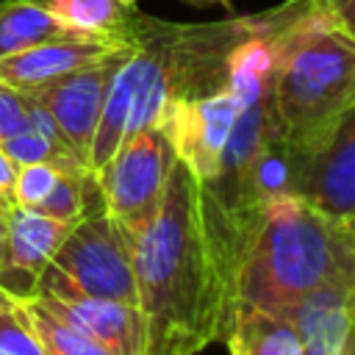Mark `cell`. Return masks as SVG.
<instances>
[{
  "label": "cell",
  "mask_w": 355,
  "mask_h": 355,
  "mask_svg": "<svg viewBox=\"0 0 355 355\" xmlns=\"http://www.w3.org/2000/svg\"><path fill=\"white\" fill-rule=\"evenodd\" d=\"M144 355H197L233 311V241L211 191L178 155L153 225L133 244Z\"/></svg>",
  "instance_id": "6da1fadb"
},
{
  "label": "cell",
  "mask_w": 355,
  "mask_h": 355,
  "mask_svg": "<svg viewBox=\"0 0 355 355\" xmlns=\"http://www.w3.org/2000/svg\"><path fill=\"white\" fill-rule=\"evenodd\" d=\"M311 0H286L277 8L219 22H164L133 6L125 22L133 53L111 83L89 150V169L97 175L125 139L158 119L169 105L222 89L236 50L286 25Z\"/></svg>",
  "instance_id": "7a4b0ae2"
},
{
  "label": "cell",
  "mask_w": 355,
  "mask_h": 355,
  "mask_svg": "<svg viewBox=\"0 0 355 355\" xmlns=\"http://www.w3.org/2000/svg\"><path fill=\"white\" fill-rule=\"evenodd\" d=\"M355 277L347 219L327 216L297 194L266 202L233 241V305L286 313L308 294Z\"/></svg>",
  "instance_id": "3957f363"
},
{
  "label": "cell",
  "mask_w": 355,
  "mask_h": 355,
  "mask_svg": "<svg viewBox=\"0 0 355 355\" xmlns=\"http://www.w3.org/2000/svg\"><path fill=\"white\" fill-rule=\"evenodd\" d=\"M355 100V36L316 0L272 39L269 105L288 144Z\"/></svg>",
  "instance_id": "277c9868"
},
{
  "label": "cell",
  "mask_w": 355,
  "mask_h": 355,
  "mask_svg": "<svg viewBox=\"0 0 355 355\" xmlns=\"http://www.w3.org/2000/svg\"><path fill=\"white\" fill-rule=\"evenodd\" d=\"M33 294L119 300L139 305L133 239L105 208L78 219L42 272Z\"/></svg>",
  "instance_id": "5b68a950"
},
{
  "label": "cell",
  "mask_w": 355,
  "mask_h": 355,
  "mask_svg": "<svg viewBox=\"0 0 355 355\" xmlns=\"http://www.w3.org/2000/svg\"><path fill=\"white\" fill-rule=\"evenodd\" d=\"M175 161V133L169 116L161 114L125 139L111 161L97 172L103 205L133 239V244L158 216Z\"/></svg>",
  "instance_id": "8992f818"
},
{
  "label": "cell",
  "mask_w": 355,
  "mask_h": 355,
  "mask_svg": "<svg viewBox=\"0 0 355 355\" xmlns=\"http://www.w3.org/2000/svg\"><path fill=\"white\" fill-rule=\"evenodd\" d=\"M288 191L327 216H355V100L288 144Z\"/></svg>",
  "instance_id": "52a82bcc"
},
{
  "label": "cell",
  "mask_w": 355,
  "mask_h": 355,
  "mask_svg": "<svg viewBox=\"0 0 355 355\" xmlns=\"http://www.w3.org/2000/svg\"><path fill=\"white\" fill-rule=\"evenodd\" d=\"M130 53H133V39L125 47L108 53L105 58L94 61L92 67H86L80 72H72L55 83L42 86V89L25 92L55 119V125L61 128L72 153L80 161H86V166H89V150H92L111 83Z\"/></svg>",
  "instance_id": "ba28073f"
},
{
  "label": "cell",
  "mask_w": 355,
  "mask_h": 355,
  "mask_svg": "<svg viewBox=\"0 0 355 355\" xmlns=\"http://www.w3.org/2000/svg\"><path fill=\"white\" fill-rule=\"evenodd\" d=\"M239 108H241L239 92L230 83H225L222 89L205 97L180 100L164 111L175 133L178 155L194 169V175L202 183L214 180L219 172V161L233 133Z\"/></svg>",
  "instance_id": "9c48e42d"
},
{
  "label": "cell",
  "mask_w": 355,
  "mask_h": 355,
  "mask_svg": "<svg viewBox=\"0 0 355 355\" xmlns=\"http://www.w3.org/2000/svg\"><path fill=\"white\" fill-rule=\"evenodd\" d=\"M128 42H130L128 31L125 36L75 33V36L53 39L31 50L0 58V83L19 89V92H33V89H42L47 83H55L72 72L92 67L94 61L125 47Z\"/></svg>",
  "instance_id": "30bf717a"
},
{
  "label": "cell",
  "mask_w": 355,
  "mask_h": 355,
  "mask_svg": "<svg viewBox=\"0 0 355 355\" xmlns=\"http://www.w3.org/2000/svg\"><path fill=\"white\" fill-rule=\"evenodd\" d=\"M75 222L47 216L36 208L11 205L6 225V255L0 269V288L17 297H31L55 250Z\"/></svg>",
  "instance_id": "8fae6325"
},
{
  "label": "cell",
  "mask_w": 355,
  "mask_h": 355,
  "mask_svg": "<svg viewBox=\"0 0 355 355\" xmlns=\"http://www.w3.org/2000/svg\"><path fill=\"white\" fill-rule=\"evenodd\" d=\"M111 355H144V316L136 302L33 294Z\"/></svg>",
  "instance_id": "7c38bea8"
},
{
  "label": "cell",
  "mask_w": 355,
  "mask_h": 355,
  "mask_svg": "<svg viewBox=\"0 0 355 355\" xmlns=\"http://www.w3.org/2000/svg\"><path fill=\"white\" fill-rule=\"evenodd\" d=\"M355 308V291L349 283H330L294 308L286 316L300 333V355H341Z\"/></svg>",
  "instance_id": "4fadbf2b"
},
{
  "label": "cell",
  "mask_w": 355,
  "mask_h": 355,
  "mask_svg": "<svg viewBox=\"0 0 355 355\" xmlns=\"http://www.w3.org/2000/svg\"><path fill=\"white\" fill-rule=\"evenodd\" d=\"M222 341L230 355H300V333L286 313L236 302Z\"/></svg>",
  "instance_id": "5bb4252c"
},
{
  "label": "cell",
  "mask_w": 355,
  "mask_h": 355,
  "mask_svg": "<svg viewBox=\"0 0 355 355\" xmlns=\"http://www.w3.org/2000/svg\"><path fill=\"white\" fill-rule=\"evenodd\" d=\"M80 31L58 19L42 0H3L0 3V58L31 50L36 44L75 36Z\"/></svg>",
  "instance_id": "9a60e30c"
},
{
  "label": "cell",
  "mask_w": 355,
  "mask_h": 355,
  "mask_svg": "<svg viewBox=\"0 0 355 355\" xmlns=\"http://www.w3.org/2000/svg\"><path fill=\"white\" fill-rule=\"evenodd\" d=\"M17 302L44 355H111L103 344H97L75 324H69L64 316L50 311L39 297H17Z\"/></svg>",
  "instance_id": "2e32d148"
},
{
  "label": "cell",
  "mask_w": 355,
  "mask_h": 355,
  "mask_svg": "<svg viewBox=\"0 0 355 355\" xmlns=\"http://www.w3.org/2000/svg\"><path fill=\"white\" fill-rule=\"evenodd\" d=\"M0 147L22 166V164H47L55 166L64 175H78V172H92L86 166V161H80L72 147L61 139H53L42 130H36L33 125H22L17 133H11L8 139L0 141Z\"/></svg>",
  "instance_id": "e0dca14e"
},
{
  "label": "cell",
  "mask_w": 355,
  "mask_h": 355,
  "mask_svg": "<svg viewBox=\"0 0 355 355\" xmlns=\"http://www.w3.org/2000/svg\"><path fill=\"white\" fill-rule=\"evenodd\" d=\"M58 19L80 33L125 36V22L133 6L122 0H42Z\"/></svg>",
  "instance_id": "ac0fdd59"
},
{
  "label": "cell",
  "mask_w": 355,
  "mask_h": 355,
  "mask_svg": "<svg viewBox=\"0 0 355 355\" xmlns=\"http://www.w3.org/2000/svg\"><path fill=\"white\" fill-rule=\"evenodd\" d=\"M0 355H44L14 294L0 288Z\"/></svg>",
  "instance_id": "d6986e66"
},
{
  "label": "cell",
  "mask_w": 355,
  "mask_h": 355,
  "mask_svg": "<svg viewBox=\"0 0 355 355\" xmlns=\"http://www.w3.org/2000/svg\"><path fill=\"white\" fill-rule=\"evenodd\" d=\"M61 175L64 172L47 164H22L17 172V183H14V205L39 208L50 197Z\"/></svg>",
  "instance_id": "ffe728a7"
},
{
  "label": "cell",
  "mask_w": 355,
  "mask_h": 355,
  "mask_svg": "<svg viewBox=\"0 0 355 355\" xmlns=\"http://www.w3.org/2000/svg\"><path fill=\"white\" fill-rule=\"evenodd\" d=\"M28 122V94L0 83V141Z\"/></svg>",
  "instance_id": "44dd1931"
},
{
  "label": "cell",
  "mask_w": 355,
  "mask_h": 355,
  "mask_svg": "<svg viewBox=\"0 0 355 355\" xmlns=\"http://www.w3.org/2000/svg\"><path fill=\"white\" fill-rule=\"evenodd\" d=\"M19 164L0 147V205L11 208L14 205V183H17Z\"/></svg>",
  "instance_id": "7402d4cb"
},
{
  "label": "cell",
  "mask_w": 355,
  "mask_h": 355,
  "mask_svg": "<svg viewBox=\"0 0 355 355\" xmlns=\"http://www.w3.org/2000/svg\"><path fill=\"white\" fill-rule=\"evenodd\" d=\"M347 33L355 36V0H316Z\"/></svg>",
  "instance_id": "603a6c76"
},
{
  "label": "cell",
  "mask_w": 355,
  "mask_h": 355,
  "mask_svg": "<svg viewBox=\"0 0 355 355\" xmlns=\"http://www.w3.org/2000/svg\"><path fill=\"white\" fill-rule=\"evenodd\" d=\"M6 225H8V208L0 205V269H3V255H6Z\"/></svg>",
  "instance_id": "cb8c5ba5"
},
{
  "label": "cell",
  "mask_w": 355,
  "mask_h": 355,
  "mask_svg": "<svg viewBox=\"0 0 355 355\" xmlns=\"http://www.w3.org/2000/svg\"><path fill=\"white\" fill-rule=\"evenodd\" d=\"M341 355H355V308H352V322H349V330H347V338H344Z\"/></svg>",
  "instance_id": "d4e9b609"
},
{
  "label": "cell",
  "mask_w": 355,
  "mask_h": 355,
  "mask_svg": "<svg viewBox=\"0 0 355 355\" xmlns=\"http://www.w3.org/2000/svg\"><path fill=\"white\" fill-rule=\"evenodd\" d=\"M347 225H349V233H352V247H355V216H352V219H347ZM352 291H355V277H352Z\"/></svg>",
  "instance_id": "484cf974"
},
{
  "label": "cell",
  "mask_w": 355,
  "mask_h": 355,
  "mask_svg": "<svg viewBox=\"0 0 355 355\" xmlns=\"http://www.w3.org/2000/svg\"><path fill=\"white\" fill-rule=\"evenodd\" d=\"M191 3H200V6H208V3H219V6H230V0H191Z\"/></svg>",
  "instance_id": "4316f807"
},
{
  "label": "cell",
  "mask_w": 355,
  "mask_h": 355,
  "mask_svg": "<svg viewBox=\"0 0 355 355\" xmlns=\"http://www.w3.org/2000/svg\"><path fill=\"white\" fill-rule=\"evenodd\" d=\"M122 3H125V6H136V0H122Z\"/></svg>",
  "instance_id": "83f0119b"
}]
</instances>
